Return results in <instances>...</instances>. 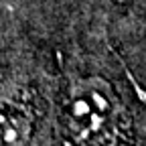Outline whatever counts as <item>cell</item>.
Listing matches in <instances>:
<instances>
[{"label": "cell", "instance_id": "1", "mask_svg": "<svg viewBox=\"0 0 146 146\" xmlns=\"http://www.w3.org/2000/svg\"><path fill=\"white\" fill-rule=\"evenodd\" d=\"M65 124L73 146H128V120L106 81L79 79L65 102Z\"/></svg>", "mask_w": 146, "mask_h": 146}, {"label": "cell", "instance_id": "2", "mask_svg": "<svg viewBox=\"0 0 146 146\" xmlns=\"http://www.w3.org/2000/svg\"><path fill=\"white\" fill-rule=\"evenodd\" d=\"M33 134L31 112L10 100H0V146H27Z\"/></svg>", "mask_w": 146, "mask_h": 146}]
</instances>
